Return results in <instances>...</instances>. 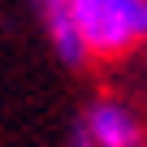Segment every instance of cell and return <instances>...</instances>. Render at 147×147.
<instances>
[{
    "label": "cell",
    "instance_id": "1",
    "mask_svg": "<svg viewBox=\"0 0 147 147\" xmlns=\"http://www.w3.org/2000/svg\"><path fill=\"white\" fill-rule=\"evenodd\" d=\"M82 52L117 56L147 39V0H69Z\"/></svg>",
    "mask_w": 147,
    "mask_h": 147
},
{
    "label": "cell",
    "instance_id": "4",
    "mask_svg": "<svg viewBox=\"0 0 147 147\" xmlns=\"http://www.w3.org/2000/svg\"><path fill=\"white\" fill-rule=\"evenodd\" d=\"M69 147H95V143H91V138L82 134V125H78V134H74V143H69Z\"/></svg>",
    "mask_w": 147,
    "mask_h": 147
},
{
    "label": "cell",
    "instance_id": "3",
    "mask_svg": "<svg viewBox=\"0 0 147 147\" xmlns=\"http://www.w3.org/2000/svg\"><path fill=\"white\" fill-rule=\"evenodd\" d=\"M35 9H39V18H43V30H48V39H52V48H56V56L65 61V65H82V39H78V30H74V18H69V0H35Z\"/></svg>",
    "mask_w": 147,
    "mask_h": 147
},
{
    "label": "cell",
    "instance_id": "2",
    "mask_svg": "<svg viewBox=\"0 0 147 147\" xmlns=\"http://www.w3.org/2000/svg\"><path fill=\"white\" fill-rule=\"evenodd\" d=\"M95 147H138V121L130 117V108L100 100L87 113V130H82Z\"/></svg>",
    "mask_w": 147,
    "mask_h": 147
}]
</instances>
